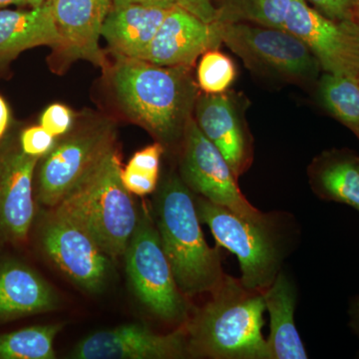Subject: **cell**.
Instances as JSON below:
<instances>
[{
  "label": "cell",
  "instance_id": "cell-16",
  "mask_svg": "<svg viewBox=\"0 0 359 359\" xmlns=\"http://www.w3.org/2000/svg\"><path fill=\"white\" fill-rule=\"evenodd\" d=\"M195 119L203 134L216 146L238 179L249 169L252 145L237 108L224 93L198 96Z\"/></svg>",
  "mask_w": 359,
  "mask_h": 359
},
{
  "label": "cell",
  "instance_id": "cell-29",
  "mask_svg": "<svg viewBox=\"0 0 359 359\" xmlns=\"http://www.w3.org/2000/svg\"><path fill=\"white\" fill-rule=\"evenodd\" d=\"M40 125L54 137L62 136L73 126V115L62 104H52L40 118Z\"/></svg>",
  "mask_w": 359,
  "mask_h": 359
},
{
  "label": "cell",
  "instance_id": "cell-14",
  "mask_svg": "<svg viewBox=\"0 0 359 359\" xmlns=\"http://www.w3.org/2000/svg\"><path fill=\"white\" fill-rule=\"evenodd\" d=\"M222 43L217 22L207 23L179 6L168 11L144 60L161 66L191 67Z\"/></svg>",
  "mask_w": 359,
  "mask_h": 359
},
{
  "label": "cell",
  "instance_id": "cell-32",
  "mask_svg": "<svg viewBox=\"0 0 359 359\" xmlns=\"http://www.w3.org/2000/svg\"><path fill=\"white\" fill-rule=\"evenodd\" d=\"M9 124V109L6 101L0 96V139L6 134Z\"/></svg>",
  "mask_w": 359,
  "mask_h": 359
},
{
  "label": "cell",
  "instance_id": "cell-2",
  "mask_svg": "<svg viewBox=\"0 0 359 359\" xmlns=\"http://www.w3.org/2000/svg\"><path fill=\"white\" fill-rule=\"evenodd\" d=\"M185 323L190 358L271 359L263 327V292L226 275Z\"/></svg>",
  "mask_w": 359,
  "mask_h": 359
},
{
  "label": "cell",
  "instance_id": "cell-8",
  "mask_svg": "<svg viewBox=\"0 0 359 359\" xmlns=\"http://www.w3.org/2000/svg\"><path fill=\"white\" fill-rule=\"evenodd\" d=\"M218 25L222 42L240 56L247 67L292 81H311L318 77V59L292 33L250 23Z\"/></svg>",
  "mask_w": 359,
  "mask_h": 359
},
{
  "label": "cell",
  "instance_id": "cell-19",
  "mask_svg": "<svg viewBox=\"0 0 359 359\" xmlns=\"http://www.w3.org/2000/svg\"><path fill=\"white\" fill-rule=\"evenodd\" d=\"M169 11L138 4L112 7L101 35L115 55L144 60Z\"/></svg>",
  "mask_w": 359,
  "mask_h": 359
},
{
  "label": "cell",
  "instance_id": "cell-15",
  "mask_svg": "<svg viewBox=\"0 0 359 359\" xmlns=\"http://www.w3.org/2000/svg\"><path fill=\"white\" fill-rule=\"evenodd\" d=\"M54 18L62 37V50L70 59H83L105 66L101 50L103 23L113 7V0H51Z\"/></svg>",
  "mask_w": 359,
  "mask_h": 359
},
{
  "label": "cell",
  "instance_id": "cell-23",
  "mask_svg": "<svg viewBox=\"0 0 359 359\" xmlns=\"http://www.w3.org/2000/svg\"><path fill=\"white\" fill-rule=\"evenodd\" d=\"M292 0H224L217 9L216 22L250 23L285 30Z\"/></svg>",
  "mask_w": 359,
  "mask_h": 359
},
{
  "label": "cell",
  "instance_id": "cell-21",
  "mask_svg": "<svg viewBox=\"0 0 359 359\" xmlns=\"http://www.w3.org/2000/svg\"><path fill=\"white\" fill-rule=\"evenodd\" d=\"M311 190L321 200L339 203L359 212V155L332 149L318 155L309 168Z\"/></svg>",
  "mask_w": 359,
  "mask_h": 359
},
{
  "label": "cell",
  "instance_id": "cell-22",
  "mask_svg": "<svg viewBox=\"0 0 359 359\" xmlns=\"http://www.w3.org/2000/svg\"><path fill=\"white\" fill-rule=\"evenodd\" d=\"M321 105L347 127L359 141V81L325 73L318 85Z\"/></svg>",
  "mask_w": 359,
  "mask_h": 359
},
{
  "label": "cell",
  "instance_id": "cell-33",
  "mask_svg": "<svg viewBox=\"0 0 359 359\" xmlns=\"http://www.w3.org/2000/svg\"><path fill=\"white\" fill-rule=\"evenodd\" d=\"M351 325L359 337V297L353 302L351 306Z\"/></svg>",
  "mask_w": 359,
  "mask_h": 359
},
{
  "label": "cell",
  "instance_id": "cell-27",
  "mask_svg": "<svg viewBox=\"0 0 359 359\" xmlns=\"http://www.w3.org/2000/svg\"><path fill=\"white\" fill-rule=\"evenodd\" d=\"M56 140V137L40 125L25 129L20 135V144L25 154L42 158L54 147Z\"/></svg>",
  "mask_w": 359,
  "mask_h": 359
},
{
  "label": "cell",
  "instance_id": "cell-4",
  "mask_svg": "<svg viewBox=\"0 0 359 359\" xmlns=\"http://www.w3.org/2000/svg\"><path fill=\"white\" fill-rule=\"evenodd\" d=\"M121 174L116 149L53 208L86 231L113 261L124 257L140 216Z\"/></svg>",
  "mask_w": 359,
  "mask_h": 359
},
{
  "label": "cell",
  "instance_id": "cell-26",
  "mask_svg": "<svg viewBox=\"0 0 359 359\" xmlns=\"http://www.w3.org/2000/svg\"><path fill=\"white\" fill-rule=\"evenodd\" d=\"M237 71L233 60L226 54L212 49L205 52L198 66L200 88L207 94L224 93L235 81Z\"/></svg>",
  "mask_w": 359,
  "mask_h": 359
},
{
  "label": "cell",
  "instance_id": "cell-6",
  "mask_svg": "<svg viewBox=\"0 0 359 359\" xmlns=\"http://www.w3.org/2000/svg\"><path fill=\"white\" fill-rule=\"evenodd\" d=\"M124 257L129 282L141 304L165 323L185 325L190 306L175 280L154 218L145 209L140 210Z\"/></svg>",
  "mask_w": 359,
  "mask_h": 359
},
{
  "label": "cell",
  "instance_id": "cell-3",
  "mask_svg": "<svg viewBox=\"0 0 359 359\" xmlns=\"http://www.w3.org/2000/svg\"><path fill=\"white\" fill-rule=\"evenodd\" d=\"M153 218L180 290L190 297L219 287L226 276L221 257L208 245L195 194L180 175L163 180L156 193Z\"/></svg>",
  "mask_w": 359,
  "mask_h": 359
},
{
  "label": "cell",
  "instance_id": "cell-20",
  "mask_svg": "<svg viewBox=\"0 0 359 359\" xmlns=\"http://www.w3.org/2000/svg\"><path fill=\"white\" fill-rule=\"evenodd\" d=\"M262 292L271 318V332L266 342L271 359L308 358L295 325L297 290L289 276L280 271L273 283Z\"/></svg>",
  "mask_w": 359,
  "mask_h": 359
},
{
  "label": "cell",
  "instance_id": "cell-18",
  "mask_svg": "<svg viewBox=\"0 0 359 359\" xmlns=\"http://www.w3.org/2000/svg\"><path fill=\"white\" fill-rule=\"evenodd\" d=\"M43 45L57 50L62 45L51 0L29 11L0 9V62Z\"/></svg>",
  "mask_w": 359,
  "mask_h": 359
},
{
  "label": "cell",
  "instance_id": "cell-11",
  "mask_svg": "<svg viewBox=\"0 0 359 359\" xmlns=\"http://www.w3.org/2000/svg\"><path fill=\"white\" fill-rule=\"evenodd\" d=\"M285 30L306 44L325 73L359 81V20H330L306 0H292Z\"/></svg>",
  "mask_w": 359,
  "mask_h": 359
},
{
  "label": "cell",
  "instance_id": "cell-17",
  "mask_svg": "<svg viewBox=\"0 0 359 359\" xmlns=\"http://www.w3.org/2000/svg\"><path fill=\"white\" fill-rule=\"evenodd\" d=\"M56 290L36 271L15 261L0 264V323L58 308Z\"/></svg>",
  "mask_w": 359,
  "mask_h": 359
},
{
  "label": "cell",
  "instance_id": "cell-28",
  "mask_svg": "<svg viewBox=\"0 0 359 359\" xmlns=\"http://www.w3.org/2000/svg\"><path fill=\"white\" fill-rule=\"evenodd\" d=\"M334 20H359V0H306Z\"/></svg>",
  "mask_w": 359,
  "mask_h": 359
},
{
  "label": "cell",
  "instance_id": "cell-10",
  "mask_svg": "<svg viewBox=\"0 0 359 359\" xmlns=\"http://www.w3.org/2000/svg\"><path fill=\"white\" fill-rule=\"evenodd\" d=\"M50 210L40 224L44 254L80 289L90 294L102 292L112 275L113 259L81 226Z\"/></svg>",
  "mask_w": 359,
  "mask_h": 359
},
{
  "label": "cell",
  "instance_id": "cell-31",
  "mask_svg": "<svg viewBox=\"0 0 359 359\" xmlns=\"http://www.w3.org/2000/svg\"><path fill=\"white\" fill-rule=\"evenodd\" d=\"M130 4L171 9L177 6V0H113V7H122Z\"/></svg>",
  "mask_w": 359,
  "mask_h": 359
},
{
  "label": "cell",
  "instance_id": "cell-35",
  "mask_svg": "<svg viewBox=\"0 0 359 359\" xmlns=\"http://www.w3.org/2000/svg\"><path fill=\"white\" fill-rule=\"evenodd\" d=\"M48 1V0H29V6L30 7H37L42 6V4H45V2Z\"/></svg>",
  "mask_w": 359,
  "mask_h": 359
},
{
  "label": "cell",
  "instance_id": "cell-9",
  "mask_svg": "<svg viewBox=\"0 0 359 359\" xmlns=\"http://www.w3.org/2000/svg\"><path fill=\"white\" fill-rule=\"evenodd\" d=\"M180 177L196 195L226 208L248 221L269 224L271 215L254 207L238 185V178L224 156L201 131L194 118L183 137Z\"/></svg>",
  "mask_w": 359,
  "mask_h": 359
},
{
  "label": "cell",
  "instance_id": "cell-1",
  "mask_svg": "<svg viewBox=\"0 0 359 359\" xmlns=\"http://www.w3.org/2000/svg\"><path fill=\"white\" fill-rule=\"evenodd\" d=\"M115 57L110 80L121 109L163 146L183 138L199 96L190 67Z\"/></svg>",
  "mask_w": 359,
  "mask_h": 359
},
{
  "label": "cell",
  "instance_id": "cell-12",
  "mask_svg": "<svg viewBox=\"0 0 359 359\" xmlns=\"http://www.w3.org/2000/svg\"><path fill=\"white\" fill-rule=\"evenodd\" d=\"M75 359H182L190 358L185 325L161 334L140 323L99 330L78 342Z\"/></svg>",
  "mask_w": 359,
  "mask_h": 359
},
{
  "label": "cell",
  "instance_id": "cell-25",
  "mask_svg": "<svg viewBox=\"0 0 359 359\" xmlns=\"http://www.w3.org/2000/svg\"><path fill=\"white\" fill-rule=\"evenodd\" d=\"M163 153L164 146L159 142L135 153L121 174L123 184L130 193L144 197L157 190Z\"/></svg>",
  "mask_w": 359,
  "mask_h": 359
},
{
  "label": "cell",
  "instance_id": "cell-30",
  "mask_svg": "<svg viewBox=\"0 0 359 359\" xmlns=\"http://www.w3.org/2000/svg\"><path fill=\"white\" fill-rule=\"evenodd\" d=\"M177 6L186 9L205 22H216L217 8L212 6V0H177Z\"/></svg>",
  "mask_w": 359,
  "mask_h": 359
},
{
  "label": "cell",
  "instance_id": "cell-7",
  "mask_svg": "<svg viewBox=\"0 0 359 359\" xmlns=\"http://www.w3.org/2000/svg\"><path fill=\"white\" fill-rule=\"evenodd\" d=\"M196 207L219 245L230 250L240 264V280L247 289L264 292L280 273L282 252L273 237V222L256 224L201 196Z\"/></svg>",
  "mask_w": 359,
  "mask_h": 359
},
{
  "label": "cell",
  "instance_id": "cell-5",
  "mask_svg": "<svg viewBox=\"0 0 359 359\" xmlns=\"http://www.w3.org/2000/svg\"><path fill=\"white\" fill-rule=\"evenodd\" d=\"M116 140L114 123L103 116H86L58 137L40 164L36 185L40 204L55 208L117 149Z\"/></svg>",
  "mask_w": 359,
  "mask_h": 359
},
{
  "label": "cell",
  "instance_id": "cell-34",
  "mask_svg": "<svg viewBox=\"0 0 359 359\" xmlns=\"http://www.w3.org/2000/svg\"><path fill=\"white\" fill-rule=\"evenodd\" d=\"M9 6H29V0H0V9Z\"/></svg>",
  "mask_w": 359,
  "mask_h": 359
},
{
  "label": "cell",
  "instance_id": "cell-24",
  "mask_svg": "<svg viewBox=\"0 0 359 359\" xmlns=\"http://www.w3.org/2000/svg\"><path fill=\"white\" fill-rule=\"evenodd\" d=\"M63 325H34L0 334V359H54V341Z\"/></svg>",
  "mask_w": 359,
  "mask_h": 359
},
{
  "label": "cell",
  "instance_id": "cell-13",
  "mask_svg": "<svg viewBox=\"0 0 359 359\" xmlns=\"http://www.w3.org/2000/svg\"><path fill=\"white\" fill-rule=\"evenodd\" d=\"M41 158L25 154L20 143L0 147V242L22 244L34 221L33 180Z\"/></svg>",
  "mask_w": 359,
  "mask_h": 359
}]
</instances>
